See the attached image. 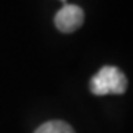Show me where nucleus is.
<instances>
[{"label": "nucleus", "mask_w": 133, "mask_h": 133, "mask_svg": "<svg viewBox=\"0 0 133 133\" xmlns=\"http://www.w3.org/2000/svg\"><path fill=\"white\" fill-rule=\"evenodd\" d=\"M127 90V78L117 66H102L90 80V92L96 96L123 95Z\"/></svg>", "instance_id": "obj_1"}, {"label": "nucleus", "mask_w": 133, "mask_h": 133, "mask_svg": "<svg viewBox=\"0 0 133 133\" xmlns=\"http://www.w3.org/2000/svg\"><path fill=\"white\" fill-rule=\"evenodd\" d=\"M84 12L77 5H64L55 15V27L61 33H72L83 25Z\"/></svg>", "instance_id": "obj_2"}, {"label": "nucleus", "mask_w": 133, "mask_h": 133, "mask_svg": "<svg viewBox=\"0 0 133 133\" xmlns=\"http://www.w3.org/2000/svg\"><path fill=\"white\" fill-rule=\"evenodd\" d=\"M34 133H74L72 127L62 120H52L43 123Z\"/></svg>", "instance_id": "obj_3"}, {"label": "nucleus", "mask_w": 133, "mask_h": 133, "mask_svg": "<svg viewBox=\"0 0 133 133\" xmlns=\"http://www.w3.org/2000/svg\"><path fill=\"white\" fill-rule=\"evenodd\" d=\"M62 2H65V0H62Z\"/></svg>", "instance_id": "obj_4"}]
</instances>
